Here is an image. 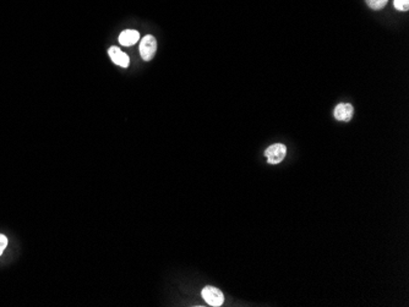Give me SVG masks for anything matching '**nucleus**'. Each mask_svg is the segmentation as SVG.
Masks as SVG:
<instances>
[{"label":"nucleus","instance_id":"nucleus-1","mask_svg":"<svg viewBox=\"0 0 409 307\" xmlns=\"http://www.w3.org/2000/svg\"><path fill=\"white\" fill-rule=\"evenodd\" d=\"M157 51V41L153 36L147 35L140 43V54L144 60L150 61L154 57Z\"/></svg>","mask_w":409,"mask_h":307},{"label":"nucleus","instance_id":"nucleus-4","mask_svg":"<svg viewBox=\"0 0 409 307\" xmlns=\"http://www.w3.org/2000/svg\"><path fill=\"white\" fill-rule=\"evenodd\" d=\"M353 113H354V109H353V105L349 103H339L334 108L333 115L337 120L339 122H349L352 119Z\"/></svg>","mask_w":409,"mask_h":307},{"label":"nucleus","instance_id":"nucleus-7","mask_svg":"<svg viewBox=\"0 0 409 307\" xmlns=\"http://www.w3.org/2000/svg\"><path fill=\"white\" fill-rule=\"evenodd\" d=\"M365 2L373 10H380V9L385 8L389 0H365Z\"/></svg>","mask_w":409,"mask_h":307},{"label":"nucleus","instance_id":"nucleus-6","mask_svg":"<svg viewBox=\"0 0 409 307\" xmlns=\"http://www.w3.org/2000/svg\"><path fill=\"white\" fill-rule=\"evenodd\" d=\"M139 39H140V33L135 30H126L123 31L119 36V42L122 45L129 46V45H134L135 43H138Z\"/></svg>","mask_w":409,"mask_h":307},{"label":"nucleus","instance_id":"nucleus-8","mask_svg":"<svg viewBox=\"0 0 409 307\" xmlns=\"http://www.w3.org/2000/svg\"><path fill=\"white\" fill-rule=\"evenodd\" d=\"M393 5H395V8L399 11H408L409 0H395Z\"/></svg>","mask_w":409,"mask_h":307},{"label":"nucleus","instance_id":"nucleus-5","mask_svg":"<svg viewBox=\"0 0 409 307\" xmlns=\"http://www.w3.org/2000/svg\"><path fill=\"white\" fill-rule=\"evenodd\" d=\"M108 54H109V57L111 60H113V63L119 65V66L128 67L130 65V59L128 57V54H125V53L120 51L118 46H111V48H109Z\"/></svg>","mask_w":409,"mask_h":307},{"label":"nucleus","instance_id":"nucleus-2","mask_svg":"<svg viewBox=\"0 0 409 307\" xmlns=\"http://www.w3.org/2000/svg\"><path fill=\"white\" fill-rule=\"evenodd\" d=\"M201 295H202L204 301L211 306L218 307L224 302V296H223L222 291L215 287H204Z\"/></svg>","mask_w":409,"mask_h":307},{"label":"nucleus","instance_id":"nucleus-3","mask_svg":"<svg viewBox=\"0 0 409 307\" xmlns=\"http://www.w3.org/2000/svg\"><path fill=\"white\" fill-rule=\"evenodd\" d=\"M287 154V148L284 145L281 144H276L269 146V147L266 150L265 156L267 158V162L269 164H278L281 163L282 160L284 159Z\"/></svg>","mask_w":409,"mask_h":307},{"label":"nucleus","instance_id":"nucleus-9","mask_svg":"<svg viewBox=\"0 0 409 307\" xmlns=\"http://www.w3.org/2000/svg\"><path fill=\"white\" fill-rule=\"evenodd\" d=\"M6 246H8V239H6L5 235L0 234V256L4 252Z\"/></svg>","mask_w":409,"mask_h":307}]
</instances>
